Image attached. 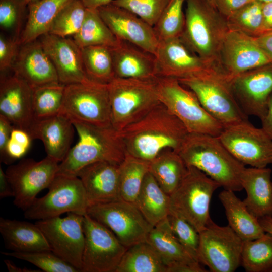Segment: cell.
Masks as SVG:
<instances>
[{
    "label": "cell",
    "instance_id": "obj_57",
    "mask_svg": "<svg viewBox=\"0 0 272 272\" xmlns=\"http://www.w3.org/2000/svg\"><path fill=\"white\" fill-rule=\"evenodd\" d=\"M258 220L264 231L272 234V217H265Z\"/></svg>",
    "mask_w": 272,
    "mask_h": 272
},
{
    "label": "cell",
    "instance_id": "obj_54",
    "mask_svg": "<svg viewBox=\"0 0 272 272\" xmlns=\"http://www.w3.org/2000/svg\"><path fill=\"white\" fill-rule=\"evenodd\" d=\"M263 33L272 30V2L262 3Z\"/></svg>",
    "mask_w": 272,
    "mask_h": 272
},
{
    "label": "cell",
    "instance_id": "obj_12",
    "mask_svg": "<svg viewBox=\"0 0 272 272\" xmlns=\"http://www.w3.org/2000/svg\"><path fill=\"white\" fill-rule=\"evenodd\" d=\"M198 261L212 272H233L241 265L244 241L228 225L211 219L199 233Z\"/></svg>",
    "mask_w": 272,
    "mask_h": 272
},
{
    "label": "cell",
    "instance_id": "obj_48",
    "mask_svg": "<svg viewBox=\"0 0 272 272\" xmlns=\"http://www.w3.org/2000/svg\"><path fill=\"white\" fill-rule=\"evenodd\" d=\"M13 127L11 122L0 114V158L1 161L6 164L7 161L6 148Z\"/></svg>",
    "mask_w": 272,
    "mask_h": 272
},
{
    "label": "cell",
    "instance_id": "obj_46",
    "mask_svg": "<svg viewBox=\"0 0 272 272\" xmlns=\"http://www.w3.org/2000/svg\"><path fill=\"white\" fill-rule=\"evenodd\" d=\"M170 0H114L112 4L126 9L153 26Z\"/></svg>",
    "mask_w": 272,
    "mask_h": 272
},
{
    "label": "cell",
    "instance_id": "obj_24",
    "mask_svg": "<svg viewBox=\"0 0 272 272\" xmlns=\"http://www.w3.org/2000/svg\"><path fill=\"white\" fill-rule=\"evenodd\" d=\"M119 164L98 161L82 168L77 176L84 186L90 206L120 199Z\"/></svg>",
    "mask_w": 272,
    "mask_h": 272
},
{
    "label": "cell",
    "instance_id": "obj_14",
    "mask_svg": "<svg viewBox=\"0 0 272 272\" xmlns=\"http://www.w3.org/2000/svg\"><path fill=\"white\" fill-rule=\"evenodd\" d=\"M59 163L47 156L39 161L23 159L11 164L5 173L14 192V204L25 211L56 175Z\"/></svg>",
    "mask_w": 272,
    "mask_h": 272
},
{
    "label": "cell",
    "instance_id": "obj_18",
    "mask_svg": "<svg viewBox=\"0 0 272 272\" xmlns=\"http://www.w3.org/2000/svg\"><path fill=\"white\" fill-rule=\"evenodd\" d=\"M234 95L246 115L261 119L272 94V62L230 79Z\"/></svg>",
    "mask_w": 272,
    "mask_h": 272
},
{
    "label": "cell",
    "instance_id": "obj_20",
    "mask_svg": "<svg viewBox=\"0 0 272 272\" xmlns=\"http://www.w3.org/2000/svg\"><path fill=\"white\" fill-rule=\"evenodd\" d=\"M0 114L14 127L29 135L36 121L32 107V89L14 73L1 74Z\"/></svg>",
    "mask_w": 272,
    "mask_h": 272
},
{
    "label": "cell",
    "instance_id": "obj_39",
    "mask_svg": "<svg viewBox=\"0 0 272 272\" xmlns=\"http://www.w3.org/2000/svg\"><path fill=\"white\" fill-rule=\"evenodd\" d=\"M65 85L50 84L32 89V107L36 120L59 113L61 110Z\"/></svg>",
    "mask_w": 272,
    "mask_h": 272
},
{
    "label": "cell",
    "instance_id": "obj_42",
    "mask_svg": "<svg viewBox=\"0 0 272 272\" xmlns=\"http://www.w3.org/2000/svg\"><path fill=\"white\" fill-rule=\"evenodd\" d=\"M86 11L81 0H72L58 13L48 33L62 37L74 36L82 25Z\"/></svg>",
    "mask_w": 272,
    "mask_h": 272
},
{
    "label": "cell",
    "instance_id": "obj_43",
    "mask_svg": "<svg viewBox=\"0 0 272 272\" xmlns=\"http://www.w3.org/2000/svg\"><path fill=\"white\" fill-rule=\"evenodd\" d=\"M3 255L28 262L45 272H78L51 251L29 252H1Z\"/></svg>",
    "mask_w": 272,
    "mask_h": 272
},
{
    "label": "cell",
    "instance_id": "obj_33",
    "mask_svg": "<svg viewBox=\"0 0 272 272\" xmlns=\"http://www.w3.org/2000/svg\"><path fill=\"white\" fill-rule=\"evenodd\" d=\"M187 169L179 153L171 149L163 151L149 164V172L169 195L180 185Z\"/></svg>",
    "mask_w": 272,
    "mask_h": 272
},
{
    "label": "cell",
    "instance_id": "obj_49",
    "mask_svg": "<svg viewBox=\"0 0 272 272\" xmlns=\"http://www.w3.org/2000/svg\"><path fill=\"white\" fill-rule=\"evenodd\" d=\"M255 0H215L216 8L226 18Z\"/></svg>",
    "mask_w": 272,
    "mask_h": 272
},
{
    "label": "cell",
    "instance_id": "obj_2",
    "mask_svg": "<svg viewBox=\"0 0 272 272\" xmlns=\"http://www.w3.org/2000/svg\"><path fill=\"white\" fill-rule=\"evenodd\" d=\"M178 153L187 166L201 171L224 189L234 192L243 189L241 177L245 165L218 137L189 133Z\"/></svg>",
    "mask_w": 272,
    "mask_h": 272
},
{
    "label": "cell",
    "instance_id": "obj_56",
    "mask_svg": "<svg viewBox=\"0 0 272 272\" xmlns=\"http://www.w3.org/2000/svg\"><path fill=\"white\" fill-rule=\"evenodd\" d=\"M4 262L6 264L7 267L10 272H38L42 271L41 270H34L31 269H28L27 268H21L13 263L10 260L8 259L4 260Z\"/></svg>",
    "mask_w": 272,
    "mask_h": 272
},
{
    "label": "cell",
    "instance_id": "obj_50",
    "mask_svg": "<svg viewBox=\"0 0 272 272\" xmlns=\"http://www.w3.org/2000/svg\"><path fill=\"white\" fill-rule=\"evenodd\" d=\"M253 38L257 44L272 61V30Z\"/></svg>",
    "mask_w": 272,
    "mask_h": 272
},
{
    "label": "cell",
    "instance_id": "obj_52",
    "mask_svg": "<svg viewBox=\"0 0 272 272\" xmlns=\"http://www.w3.org/2000/svg\"><path fill=\"white\" fill-rule=\"evenodd\" d=\"M14 197V192L6 173L0 167V198Z\"/></svg>",
    "mask_w": 272,
    "mask_h": 272
},
{
    "label": "cell",
    "instance_id": "obj_9",
    "mask_svg": "<svg viewBox=\"0 0 272 272\" xmlns=\"http://www.w3.org/2000/svg\"><path fill=\"white\" fill-rule=\"evenodd\" d=\"M44 196L36 198L25 211L29 220H45L65 213L81 215L87 214L90 206L85 190L77 176L57 174Z\"/></svg>",
    "mask_w": 272,
    "mask_h": 272
},
{
    "label": "cell",
    "instance_id": "obj_58",
    "mask_svg": "<svg viewBox=\"0 0 272 272\" xmlns=\"http://www.w3.org/2000/svg\"><path fill=\"white\" fill-rule=\"evenodd\" d=\"M208 1L215 8H216V4H215V0H208Z\"/></svg>",
    "mask_w": 272,
    "mask_h": 272
},
{
    "label": "cell",
    "instance_id": "obj_60",
    "mask_svg": "<svg viewBox=\"0 0 272 272\" xmlns=\"http://www.w3.org/2000/svg\"><path fill=\"white\" fill-rule=\"evenodd\" d=\"M262 3H269L272 2V0H258Z\"/></svg>",
    "mask_w": 272,
    "mask_h": 272
},
{
    "label": "cell",
    "instance_id": "obj_38",
    "mask_svg": "<svg viewBox=\"0 0 272 272\" xmlns=\"http://www.w3.org/2000/svg\"><path fill=\"white\" fill-rule=\"evenodd\" d=\"M241 265L247 272H272V234L244 241Z\"/></svg>",
    "mask_w": 272,
    "mask_h": 272
},
{
    "label": "cell",
    "instance_id": "obj_30",
    "mask_svg": "<svg viewBox=\"0 0 272 272\" xmlns=\"http://www.w3.org/2000/svg\"><path fill=\"white\" fill-rule=\"evenodd\" d=\"M146 241L158 252L167 267L168 272L183 264L199 262L185 250L174 234L168 218L153 227Z\"/></svg>",
    "mask_w": 272,
    "mask_h": 272
},
{
    "label": "cell",
    "instance_id": "obj_51",
    "mask_svg": "<svg viewBox=\"0 0 272 272\" xmlns=\"http://www.w3.org/2000/svg\"><path fill=\"white\" fill-rule=\"evenodd\" d=\"M10 139L29 149L32 139L25 131L16 127H13Z\"/></svg>",
    "mask_w": 272,
    "mask_h": 272
},
{
    "label": "cell",
    "instance_id": "obj_16",
    "mask_svg": "<svg viewBox=\"0 0 272 272\" xmlns=\"http://www.w3.org/2000/svg\"><path fill=\"white\" fill-rule=\"evenodd\" d=\"M218 137L244 165L264 168L272 164V139L248 120L225 127Z\"/></svg>",
    "mask_w": 272,
    "mask_h": 272
},
{
    "label": "cell",
    "instance_id": "obj_31",
    "mask_svg": "<svg viewBox=\"0 0 272 272\" xmlns=\"http://www.w3.org/2000/svg\"><path fill=\"white\" fill-rule=\"evenodd\" d=\"M72 0H37L28 4V14L20 39V45L48 33L60 11Z\"/></svg>",
    "mask_w": 272,
    "mask_h": 272
},
{
    "label": "cell",
    "instance_id": "obj_44",
    "mask_svg": "<svg viewBox=\"0 0 272 272\" xmlns=\"http://www.w3.org/2000/svg\"><path fill=\"white\" fill-rule=\"evenodd\" d=\"M167 218L174 234L180 244L194 259L199 262V232L187 221L173 212H170Z\"/></svg>",
    "mask_w": 272,
    "mask_h": 272
},
{
    "label": "cell",
    "instance_id": "obj_25",
    "mask_svg": "<svg viewBox=\"0 0 272 272\" xmlns=\"http://www.w3.org/2000/svg\"><path fill=\"white\" fill-rule=\"evenodd\" d=\"M115 78L155 79V54L128 41L119 40L110 47Z\"/></svg>",
    "mask_w": 272,
    "mask_h": 272
},
{
    "label": "cell",
    "instance_id": "obj_55",
    "mask_svg": "<svg viewBox=\"0 0 272 272\" xmlns=\"http://www.w3.org/2000/svg\"><path fill=\"white\" fill-rule=\"evenodd\" d=\"M114 0H81L86 8L98 9L112 3Z\"/></svg>",
    "mask_w": 272,
    "mask_h": 272
},
{
    "label": "cell",
    "instance_id": "obj_37",
    "mask_svg": "<svg viewBox=\"0 0 272 272\" xmlns=\"http://www.w3.org/2000/svg\"><path fill=\"white\" fill-rule=\"evenodd\" d=\"M81 50L84 67L89 79L108 84L115 78L110 47L90 46Z\"/></svg>",
    "mask_w": 272,
    "mask_h": 272
},
{
    "label": "cell",
    "instance_id": "obj_23",
    "mask_svg": "<svg viewBox=\"0 0 272 272\" xmlns=\"http://www.w3.org/2000/svg\"><path fill=\"white\" fill-rule=\"evenodd\" d=\"M12 70L32 89L60 83L56 70L38 39L20 45Z\"/></svg>",
    "mask_w": 272,
    "mask_h": 272
},
{
    "label": "cell",
    "instance_id": "obj_28",
    "mask_svg": "<svg viewBox=\"0 0 272 272\" xmlns=\"http://www.w3.org/2000/svg\"><path fill=\"white\" fill-rule=\"evenodd\" d=\"M0 233L6 248L11 251H51L43 234L35 223L1 217Z\"/></svg>",
    "mask_w": 272,
    "mask_h": 272
},
{
    "label": "cell",
    "instance_id": "obj_5",
    "mask_svg": "<svg viewBox=\"0 0 272 272\" xmlns=\"http://www.w3.org/2000/svg\"><path fill=\"white\" fill-rule=\"evenodd\" d=\"M178 81L195 94L206 110L224 127L248 120L234 95L230 80L218 68Z\"/></svg>",
    "mask_w": 272,
    "mask_h": 272
},
{
    "label": "cell",
    "instance_id": "obj_41",
    "mask_svg": "<svg viewBox=\"0 0 272 272\" xmlns=\"http://www.w3.org/2000/svg\"><path fill=\"white\" fill-rule=\"evenodd\" d=\"M186 0H170L153 28L159 41L180 37L185 24Z\"/></svg>",
    "mask_w": 272,
    "mask_h": 272
},
{
    "label": "cell",
    "instance_id": "obj_22",
    "mask_svg": "<svg viewBox=\"0 0 272 272\" xmlns=\"http://www.w3.org/2000/svg\"><path fill=\"white\" fill-rule=\"evenodd\" d=\"M39 40L52 62L60 83L67 85L89 79L84 67L81 48L73 39L48 33Z\"/></svg>",
    "mask_w": 272,
    "mask_h": 272
},
{
    "label": "cell",
    "instance_id": "obj_47",
    "mask_svg": "<svg viewBox=\"0 0 272 272\" xmlns=\"http://www.w3.org/2000/svg\"><path fill=\"white\" fill-rule=\"evenodd\" d=\"M20 44L19 41L3 34L0 35V71L1 74L12 70L18 55Z\"/></svg>",
    "mask_w": 272,
    "mask_h": 272
},
{
    "label": "cell",
    "instance_id": "obj_35",
    "mask_svg": "<svg viewBox=\"0 0 272 272\" xmlns=\"http://www.w3.org/2000/svg\"><path fill=\"white\" fill-rule=\"evenodd\" d=\"M115 272H168L156 250L146 241L127 248Z\"/></svg>",
    "mask_w": 272,
    "mask_h": 272
},
{
    "label": "cell",
    "instance_id": "obj_3",
    "mask_svg": "<svg viewBox=\"0 0 272 272\" xmlns=\"http://www.w3.org/2000/svg\"><path fill=\"white\" fill-rule=\"evenodd\" d=\"M71 120L78 141L59 163L57 174L77 176L82 168L94 162L107 161L119 165L122 162L126 151L119 131L112 126Z\"/></svg>",
    "mask_w": 272,
    "mask_h": 272
},
{
    "label": "cell",
    "instance_id": "obj_36",
    "mask_svg": "<svg viewBox=\"0 0 272 272\" xmlns=\"http://www.w3.org/2000/svg\"><path fill=\"white\" fill-rule=\"evenodd\" d=\"M150 162L128 154L119 165V191L120 199L134 203L144 178L149 171Z\"/></svg>",
    "mask_w": 272,
    "mask_h": 272
},
{
    "label": "cell",
    "instance_id": "obj_59",
    "mask_svg": "<svg viewBox=\"0 0 272 272\" xmlns=\"http://www.w3.org/2000/svg\"><path fill=\"white\" fill-rule=\"evenodd\" d=\"M25 3L28 5L29 4L32 3L33 2L36 1L37 0H24Z\"/></svg>",
    "mask_w": 272,
    "mask_h": 272
},
{
    "label": "cell",
    "instance_id": "obj_13",
    "mask_svg": "<svg viewBox=\"0 0 272 272\" xmlns=\"http://www.w3.org/2000/svg\"><path fill=\"white\" fill-rule=\"evenodd\" d=\"M82 272H115L127 248L106 227L84 215Z\"/></svg>",
    "mask_w": 272,
    "mask_h": 272
},
{
    "label": "cell",
    "instance_id": "obj_40",
    "mask_svg": "<svg viewBox=\"0 0 272 272\" xmlns=\"http://www.w3.org/2000/svg\"><path fill=\"white\" fill-rule=\"evenodd\" d=\"M229 29L238 31L252 37L263 33L262 3L255 0L226 18Z\"/></svg>",
    "mask_w": 272,
    "mask_h": 272
},
{
    "label": "cell",
    "instance_id": "obj_19",
    "mask_svg": "<svg viewBox=\"0 0 272 272\" xmlns=\"http://www.w3.org/2000/svg\"><path fill=\"white\" fill-rule=\"evenodd\" d=\"M155 55L158 77L178 80L217 68L192 51L180 37L159 41Z\"/></svg>",
    "mask_w": 272,
    "mask_h": 272
},
{
    "label": "cell",
    "instance_id": "obj_6",
    "mask_svg": "<svg viewBox=\"0 0 272 272\" xmlns=\"http://www.w3.org/2000/svg\"><path fill=\"white\" fill-rule=\"evenodd\" d=\"M156 79L115 78L108 84L114 129L122 130L160 103Z\"/></svg>",
    "mask_w": 272,
    "mask_h": 272
},
{
    "label": "cell",
    "instance_id": "obj_32",
    "mask_svg": "<svg viewBox=\"0 0 272 272\" xmlns=\"http://www.w3.org/2000/svg\"><path fill=\"white\" fill-rule=\"evenodd\" d=\"M134 204L153 226L167 218L170 211L169 195L162 190L149 171Z\"/></svg>",
    "mask_w": 272,
    "mask_h": 272
},
{
    "label": "cell",
    "instance_id": "obj_11",
    "mask_svg": "<svg viewBox=\"0 0 272 272\" xmlns=\"http://www.w3.org/2000/svg\"><path fill=\"white\" fill-rule=\"evenodd\" d=\"M87 214L109 229L127 248L146 241L153 227L134 203L122 199L91 205Z\"/></svg>",
    "mask_w": 272,
    "mask_h": 272
},
{
    "label": "cell",
    "instance_id": "obj_7",
    "mask_svg": "<svg viewBox=\"0 0 272 272\" xmlns=\"http://www.w3.org/2000/svg\"><path fill=\"white\" fill-rule=\"evenodd\" d=\"M158 97L189 133L219 136L224 126L203 107L195 94L173 78L157 77Z\"/></svg>",
    "mask_w": 272,
    "mask_h": 272
},
{
    "label": "cell",
    "instance_id": "obj_10",
    "mask_svg": "<svg viewBox=\"0 0 272 272\" xmlns=\"http://www.w3.org/2000/svg\"><path fill=\"white\" fill-rule=\"evenodd\" d=\"M60 113L70 119L96 125H111V106L108 84L90 79L65 85Z\"/></svg>",
    "mask_w": 272,
    "mask_h": 272
},
{
    "label": "cell",
    "instance_id": "obj_53",
    "mask_svg": "<svg viewBox=\"0 0 272 272\" xmlns=\"http://www.w3.org/2000/svg\"><path fill=\"white\" fill-rule=\"evenodd\" d=\"M260 120L261 128L272 139V94L269 99L266 113Z\"/></svg>",
    "mask_w": 272,
    "mask_h": 272
},
{
    "label": "cell",
    "instance_id": "obj_15",
    "mask_svg": "<svg viewBox=\"0 0 272 272\" xmlns=\"http://www.w3.org/2000/svg\"><path fill=\"white\" fill-rule=\"evenodd\" d=\"M83 219L84 215L69 213L63 218L58 216L35 222L51 251L79 271L82 269L85 244Z\"/></svg>",
    "mask_w": 272,
    "mask_h": 272
},
{
    "label": "cell",
    "instance_id": "obj_34",
    "mask_svg": "<svg viewBox=\"0 0 272 272\" xmlns=\"http://www.w3.org/2000/svg\"><path fill=\"white\" fill-rule=\"evenodd\" d=\"M73 38L81 48L90 46L110 48L118 42V39L103 20L96 9L86 8L82 25Z\"/></svg>",
    "mask_w": 272,
    "mask_h": 272
},
{
    "label": "cell",
    "instance_id": "obj_8",
    "mask_svg": "<svg viewBox=\"0 0 272 272\" xmlns=\"http://www.w3.org/2000/svg\"><path fill=\"white\" fill-rule=\"evenodd\" d=\"M187 167L182 182L169 195L170 212L185 219L199 233L211 219V199L221 186L196 168Z\"/></svg>",
    "mask_w": 272,
    "mask_h": 272
},
{
    "label": "cell",
    "instance_id": "obj_27",
    "mask_svg": "<svg viewBox=\"0 0 272 272\" xmlns=\"http://www.w3.org/2000/svg\"><path fill=\"white\" fill-rule=\"evenodd\" d=\"M241 183L247 193L243 202L258 219L272 217L271 170L269 168H245Z\"/></svg>",
    "mask_w": 272,
    "mask_h": 272
},
{
    "label": "cell",
    "instance_id": "obj_26",
    "mask_svg": "<svg viewBox=\"0 0 272 272\" xmlns=\"http://www.w3.org/2000/svg\"><path fill=\"white\" fill-rule=\"evenodd\" d=\"M75 129L71 120L59 113L36 120L30 135L43 142L47 156L60 163L71 148Z\"/></svg>",
    "mask_w": 272,
    "mask_h": 272
},
{
    "label": "cell",
    "instance_id": "obj_29",
    "mask_svg": "<svg viewBox=\"0 0 272 272\" xmlns=\"http://www.w3.org/2000/svg\"><path fill=\"white\" fill-rule=\"evenodd\" d=\"M228 225L243 241H250L263 235L265 232L258 219L247 209L234 191L224 189L219 194Z\"/></svg>",
    "mask_w": 272,
    "mask_h": 272
},
{
    "label": "cell",
    "instance_id": "obj_21",
    "mask_svg": "<svg viewBox=\"0 0 272 272\" xmlns=\"http://www.w3.org/2000/svg\"><path fill=\"white\" fill-rule=\"evenodd\" d=\"M113 34L155 54L159 41L153 26L132 12L112 3L97 9Z\"/></svg>",
    "mask_w": 272,
    "mask_h": 272
},
{
    "label": "cell",
    "instance_id": "obj_4",
    "mask_svg": "<svg viewBox=\"0 0 272 272\" xmlns=\"http://www.w3.org/2000/svg\"><path fill=\"white\" fill-rule=\"evenodd\" d=\"M180 38L194 53L216 65L225 36L226 19L208 0H186Z\"/></svg>",
    "mask_w": 272,
    "mask_h": 272
},
{
    "label": "cell",
    "instance_id": "obj_17",
    "mask_svg": "<svg viewBox=\"0 0 272 272\" xmlns=\"http://www.w3.org/2000/svg\"><path fill=\"white\" fill-rule=\"evenodd\" d=\"M272 62L253 37L230 30L222 44L218 69L230 80L249 70Z\"/></svg>",
    "mask_w": 272,
    "mask_h": 272
},
{
    "label": "cell",
    "instance_id": "obj_1",
    "mask_svg": "<svg viewBox=\"0 0 272 272\" xmlns=\"http://www.w3.org/2000/svg\"><path fill=\"white\" fill-rule=\"evenodd\" d=\"M119 133L126 154L148 162L166 150L178 152L189 133L161 102Z\"/></svg>",
    "mask_w": 272,
    "mask_h": 272
},
{
    "label": "cell",
    "instance_id": "obj_45",
    "mask_svg": "<svg viewBox=\"0 0 272 272\" xmlns=\"http://www.w3.org/2000/svg\"><path fill=\"white\" fill-rule=\"evenodd\" d=\"M24 0H0V26L19 41L22 33L21 25L25 6Z\"/></svg>",
    "mask_w": 272,
    "mask_h": 272
}]
</instances>
